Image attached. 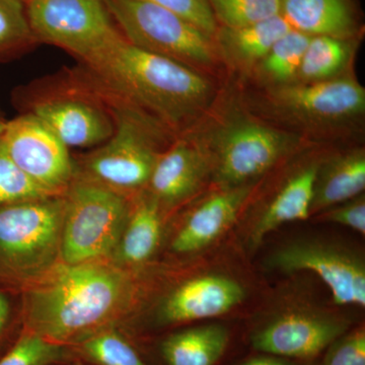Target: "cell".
Here are the masks:
<instances>
[{
	"mask_svg": "<svg viewBox=\"0 0 365 365\" xmlns=\"http://www.w3.org/2000/svg\"><path fill=\"white\" fill-rule=\"evenodd\" d=\"M270 100L285 117L311 126L342 123L361 116L365 110L364 88L354 79L345 76L275 86Z\"/></svg>",
	"mask_w": 365,
	"mask_h": 365,
	"instance_id": "11",
	"label": "cell"
},
{
	"mask_svg": "<svg viewBox=\"0 0 365 365\" xmlns=\"http://www.w3.org/2000/svg\"><path fill=\"white\" fill-rule=\"evenodd\" d=\"M67 347L26 330L0 365H52L66 357Z\"/></svg>",
	"mask_w": 365,
	"mask_h": 365,
	"instance_id": "29",
	"label": "cell"
},
{
	"mask_svg": "<svg viewBox=\"0 0 365 365\" xmlns=\"http://www.w3.org/2000/svg\"><path fill=\"white\" fill-rule=\"evenodd\" d=\"M309 365H365L364 327L348 331Z\"/></svg>",
	"mask_w": 365,
	"mask_h": 365,
	"instance_id": "30",
	"label": "cell"
},
{
	"mask_svg": "<svg viewBox=\"0 0 365 365\" xmlns=\"http://www.w3.org/2000/svg\"><path fill=\"white\" fill-rule=\"evenodd\" d=\"M212 160L193 136H182L158 157L148 187L160 207H174L194 195L210 172Z\"/></svg>",
	"mask_w": 365,
	"mask_h": 365,
	"instance_id": "14",
	"label": "cell"
},
{
	"mask_svg": "<svg viewBox=\"0 0 365 365\" xmlns=\"http://www.w3.org/2000/svg\"><path fill=\"white\" fill-rule=\"evenodd\" d=\"M186 19L210 37H215L218 25L207 0H143Z\"/></svg>",
	"mask_w": 365,
	"mask_h": 365,
	"instance_id": "31",
	"label": "cell"
},
{
	"mask_svg": "<svg viewBox=\"0 0 365 365\" xmlns=\"http://www.w3.org/2000/svg\"><path fill=\"white\" fill-rule=\"evenodd\" d=\"M365 188V155L354 150L319 165L311 213L356 198Z\"/></svg>",
	"mask_w": 365,
	"mask_h": 365,
	"instance_id": "21",
	"label": "cell"
},
{
	"mask_svg": "<svg viewBox=\"0 0 365 365\" xmlns=\"http://www.w3.org/2000/svg\"><path fill=\"white\" fill-rule=\"evenodd\" d=\"M280 14L294 30L309 36L351 39L359 33L354 0H280Z\"/></svg>",
	"mask_w": 365,
	"mask_h": 365,
	"instance_id": "18",
	"label": "cell"
},
{
	"mask_svg": "<svg viewBox=\"0 0 365 365\" xmlns=\"http://www.w3.org/2000/svg\"><path fill=\"white\" fill-rule=\"evenodd\" d=\"M64 196L63 263L102 261L115 253L131 210L128 196L78 174Z\"/></svg>",
	"mask_w": 365,
	"mask_h": 365,
	"instance_id": "5",
	"label": "cell"
},
{
	"mask_svg": "<svg viewBox=\"0 0 365 365\" xmlns=\"http://www.w3.org/2000/svg\"><path fill=\"white\" fill-rule=\"evenodd\" d=\"M283 272L311 271L330 289L339 306L365 307L364 261L350 252L316 242H297L283 247L268 260Z\"/></svg>",
	"mask_w": 365,
	"mask_h": 365,
	"instance_id": "13",
	"label": "cell"
},
{
	"mask_svg": "<svg viewBox=\"0 0 365 365\" xmlns=\"http://www.w3.org/2000/svg\"><path fill=\"white\" fill-rule=\"evenodd\" d=\"M78 351L98 365H150L116 331H101L78 345Z\"/></svg>",
	"mask_w": 365,
	"mask_h": 365,
	"instance_id": "26",
	"label": "cell"
},
{
	"mask_svg": "<svg viewBox=\"0 0 365 365\" xmlns=\"http://www.w3.org/2000/svg\"><path fill=\"white\" fill-rule=\"evenodd\" d=\"M38 45L21 0H0V63Z\"/></svg>",
	"mask_w": 365,
	"mask_h": 365,
	"instance_id": "25",
	"label": "cell"
},
{
	"mask_svg": "<svg viewBox=\"0 0 365 365\" xmlns=\"http://www.w3.org/2000/svg\"><path fill=\"white\" fill-rule=\"evenodd\" d=\"M244 299V288L237 281L203 275L186 281L168 297L160 319L165 325L200 323L230 313Z\"/></svg>",
	"mask_w": 365,
	"mask_h": 365,
	"instance_id": "15",
	"label": "cell"
},
{
	"mask_svg": "<svg viewBox=\"0 0 365 365\" xmlns=\"http://www.w3.org/2000/svg\"><path fill=\"white\" fill-rule=\"evenodd\" d=\"M319 165L311 163L283 185L252 230V246H259L267 235L281 225L309 217Z\"/></svg>",
	"mask_w": 365,
	"mask_h": 365,
	"instance_id": "20",
	"label": "cell"
},
{
	"mask_svg": "<svg viewBox=\"0 0 365 365\" xmlns=\"http://www.w3.org/2000/svg\"><path fill=\"white\" fill-rule=\"evenodd\" d=\"M122 269L103 261L56 264L25 299L26 330L60 345H78L118 321L132 299Z\"/></svg>",
	"mask_w": 365,
	"mask_h": 365,
	"instance_id": "1",
	"label": "cell"
},
{
	"mask_svg": "<svg viewBox=\"0 0 365 365\" xmlns=\"http://www.w3.org/2000/svg\"><path fill=\"white\" fill-rule=\"evenodd\" d=\"M73 365H83V364H73Z\"/></svg>",
	"mask_w": 365,
	"mask_h": 365,
	"instance_id": "37",
	"label": "cell"
},
{
	"mask_svg": "<svg viewBox=\"0 0 365 365\" xmlns=\"http://www.w3.org/2000/svg\"><path fill=\"white\" fill-rule=\"evenodd\" d=\"M292 29L279 14L267 20L240 28L218 26L213 40L216 50L230 63L249 68L255 64L258 66L273 45Z\"/></svg>",
	"mask_w": 365,
	"mask_h": 365,
	"instance_id": "19",
	"label": "cell"
},
{
	"mask_svg": "<svg viewBox=\"0 0 365 365\" xmlns=\"http://www.w3.org/2000/svg\"><path fill=\"white\" fill-rule=\"evenodd\" d=\"M135 202L115 251L118 258L128 265L148 261L155 254L162 235L160 207L157 201L146 194Z\"/></svg>",
	"mask_w": 365,
	"mask_h": 365,
	"instance_id": "22",
	"label": "cell"
},
{
	"mask_svg": "<svg viewBox=\"0 0 365 365\" xmlns=\"http://www.w3.org/2000/svg\"><path fill=\"white\" fill-rule=\"evenodd\" d=\"M81 66L170 134L189 126L212 97V86L199 71L139 49L122 34Z\"/></svg>",
	"mask_w": 365,
	"mask_h": 365,
	"instance_id": "2",
	"label": "cell"
},
{
	"mask_svg": "<svg viewBox=\"0 0 365 365\" xmlns=\"http://www.w3.org/2000/svg\"><path fill=\"white\" fill-rule=\"evenodd\" d=\"M353 39L312 36L302 57L297 78L299 83H317L341 78L351 61Z\"/></svg>",
	"mask_w": 365,
	"mask_h": 365,
	"instance_id": "23",
	"label": "cell"
},
{
	"mask_svg": "<svg viewBox=\"0 0 365 365\" xmlns=\"http://www.w3.org/2000/svg\"><path fill=\"white\" fill-rule=\"evenodd\" d=\"M66 206L60 195L0 208V278L36 280L56 265Z\"/></svg>",
	"mask_w": 365,
	"mask_h": 365,
	"instance_id": "4",
	"label": "cell"
},
{
	"mask_svg": "<svg viewBox=\"0 0 365 365\" xmlns=\"http://www.w3.org/2000/svg\"><path fill=\"white\" fill-rule=\"evenodd\" d=\"M29 88L26 112L43 122L68 148H98L111 137L114 123L107 105L81 69Z\"/></svg>",
	"mask_w": 365,
	"mask_h": 365,
	"instance_id": "6",
	"label": "cell"
},
{
	"mask_svg": "<svg viewBox=\"0 0 365 365\" xmlns=\"http://www.w3.org/2000/svg\"><path fill=\"white\" fill-rule=\"evenodd\" d=\"M349 330V322L344 319L294 312L253 329L247 341L252 351L312 362Z\"/></svg>",
	"mask_w": 365,
	"mask_h": 365,
	"instance_id": "12",
	"label": "cell"
},
{
	"mask_svg": "<svg viewBox=\"0 0 365 365\" xmlns=\"http://www.w3.org/2000/svg\"><path fill=\"white\" fill-rule=\"evenodd\" d=\"M324 220L327 222L337 223L350 227L359 234L365 235V201L364 196L351 199L349 202L342 205L334 206L331 210L324 213Z\"/></svg>",
	"mask_w": 365,
	"mask_h": 365,
	"instance_id": "32",
	"label": "cell"
},
{
	"mask_svg": "<svg viewBox=\"0 0 365 365\" xmlns=\"http://www.w3.org/2000/svg\"><path fill=\"white\" fill-rule=\"evenodd\" d=\"M9 316V304L6 297L0 294V335L6 325L7 319Z\"/></svg>",
	"mask_w": 365,
	"mask_h": 365,
	"instance_id": "34",
	"label": "cell"
},
{
	"mask_svg": "<svg viewBox=\"0 0 365 365\" xmlns=\"http://www.w3.org/2000/svg\"><path fill=\"white\" fill-rule=\"evenodd\" d=\"M104 1L118 30L139 49L197 71L215 63V40L186 19L143 0Z\"/></svg>",
	"mask_w": 365,
	"mask_h": 365,
	"instance_id": "7",
	"label": "cell"
},
{
	"mask_svg": "<svg viewBox=\"0 0 365 365\" xmlns=\"http://www.w3.org/2000/svg\"><path fill=\"white\" fill-rule=\"evenodd\" d=\"M311 38L294 29L285 34L259 62L261 78L275 86L294 83Z\"/></svg>",
	"mask_w": 365,
	"mask_h": 365,
	"instance_id": "24",
	"label": "cell"
},
{
	"mask_svg": "<svg viewBox=\"0 0 365 365\" xmlns=\"http://www.w3.org/2000/svg\"><path fill=\"white\" fill-rule=\"evenodd\" d=\"M19 169L53 196L64 195L76 175L69 148L38 118L24 113L6 122L0 136Z\"/></svg>",
	"mask_w": 365,
	"mask_h": 365,
	"instance_id": "10",
	"label": "cell"
},
{
	"mask_svg": "<svg viewBox=\"0 0 365 365\" xmlns=\"http://www.w3.org/2000/svg\"><path fill=\"white\" fill-rule=\"evenodd\" d=\"M25 6L38 44L56 46L81 63L121 35L104 0H30Z\"/></svg>",
	"mask_w": 365,
	"mask_h": 365,
	"instance_id": "8",
	"label": "cell"
},
{
	"mask_svg": "<svg viewBox=\"0 0 365 365\" xmlns=\"http://www.w3.org/2000/svg\"><path fill=\"white\" fill-rule=\"evenodd\" d=\"M252 185L222 189L192 210L172 242L174 252L194 253L209 246L239 215L251 195Z\"/></svg>",
	"mask_w": 365,
	"mask_h": 365,
	"instance_id": "16",
	"label": "cell"
},
{
	"mask_svg": "<svg viewBox=\"0 0 365 365\" xmlns=\"http://www.w3.org/2000/svg\"><path fill=\"white\" fill-rule=\"evenodd\" d=\"M232 342L225 324L208 322L169 334L158 350L163 365H222Z\"/></svg>",
	"mask_w": 365,
	"mask_h": 365,
	"instance_id": "17",
	"label": "cell"
},
{
	"mask_svg": "<svg viewBox=\"0 0 365 365\" xmlns=\"http://www.w3.org/2000/svg\"><path fill=\"white\" fill-rule=\"evenodd\" d=\"M6 122L4 121V120L0 118V136H1L2 132L4 130V127H6Z\"/></svg>",
	"mask_w": 365,
	"mask_h": 365,
	"instance_id": "35",
	"label": "cell"
},
{
	"mask_svg": "<svg viewBox=\"0 0 365 365\" xmlns=\"http://www.w3.org/2000/svg\"><path fill=\"white\" fill-rule=\"evenodd\" d=\"M21 2H24V4H26V2L30 1V0H21Z\"/></svg>",
	"mask_w": 365,
	"mask_h": 365,
	"instance_id": "36",
	"label": "cell"
},
{
	"mask_svg": "<svg viewBox=\"0 0 365 365\" xmlns=\"http://www.w3.org/2000/svg\"><path fill=\"white\" fill-rule=\"evenodd\" d=\"M216 23L240 28L267 20L281 11L280 0H207Z\"/></svg>",
	"mask_w": 365,
	"mask_h": 365,
	"instance_id": "27",
	"label": "cell"
},
{
	"mask_svg": "<svg viewBox=\"0 0 365 365\" xmlns=\"http://www.w3.org/2000/svg\"><path fill=\"white\" fill-rule=\"evenodd\" d=\"M309 364L311 362L282 359V357L275 356V355L252 351V354L230 365H309Z\"/></svg>",
	"mask_w": 365,
	"mask_h": 365,
	"instance_id": "33",
	"label": "cell"
},
{
	"mask_svg": "<svg viewBox=\"0 0 365 365\" xmlns=\"http://www.w3.org/2000/svg\"><path fill=\"white\" fill-rule=\"evenodd\" d=\"M297 144L294 136L268 125L235 120L215 138V181L222 189L249 184L272 168Z\"/></svg>",
	"mask_w": 365,
	"mask_h": 365,
	"instance_id": "9",
	"label": "cell"
},
{
	"mask_svg": "<svg viewBox=\"0 0 365 365\" xmlns=\"http://www.w3.org/2000/svg\"><path fill=\"white\" fill-rule=\"evenodd\" d=\"M52 196L19 169L0 141V208Z\"/></svg>",
	"mask_w": 365,
	"mask_h": 365,
	"instance_id": "28",
	"label": "cell"
},
{
	"mask_svg": "<svg viewBox=\"0 0 365 365\" xmlns=\"http://www.w3.org/2000/svg\"><path fill=\"white\" fill-rule=\"evenodd\" d=\"M81 68L111 113L114 131L104 144L86 155L76 174L128 196L148 186L163 151L160 145L170 133L153 118Z\"/></svg>",
	"mask_w": 365,
	"mask_h": 365,
	"instance_id": "3",
	"label": "cell"
}]
</instances>
